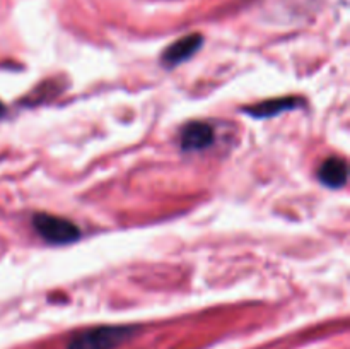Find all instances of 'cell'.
I'll use <instances>...</instances> for the list:
<instances>
[{
	"label": "cell",
	"mask_w": 350,
	"mask_h": 349,
	"mask_svg": "<svg viewBox=\"0 0 350 349\" xmlns=\"http://www.w3.org/2000/svg\"><path fill=\"white\" fill-rule=\"evenodd\" d=\"M137 334L130 325H101L85 328L68 341L67 349H115Z\"/></svg>",
	"instance_id": "obj_1"
},
{
	"label": "cell",
	"mask_w": 350,
	"mask_h": 349,
	"mask_svg": "<svg viewBox=\"0 0 350 349\" xmlns=\"http://www.w3.org/2000/svg\"><path fill=\"white\" fill-rule=\"evenodd\" d=\"M33 226L38 235L50 245H68L81 238V231L74 222L53 214H34Z\"/></svg>",
	"instance_id": "obj_2"
},
{
	"label": "cell",
	"mask_w": 350,
	"mask_h": 349,
	"mask_svg": "<svg viewBox=\"0 0 350 349\" xmlns=\"http://www.w3.org/2000/svg\"><path fill=\"white\" fill-rule=\"evenodd\" d=\"M202 43H204V38L200 34H188V36L180 38V40L174 41L173 44H170L164 50L163 64L166 67H176L181 62L193 57L198 48L202 47Z\"/></svg>",
	"instance_id": "obj_3"
},
{
	"label": "cell",
	"mask_w": 350,
	"mask_h": 349,
	"mask_svg": "<svg viewBox=\"0 0 350 349\" xmlns=\"http://www.w3.org/2000/svg\"><path fill=\"white\" fill-rule=\"evenodd\" d=\"M214 142V130L205 122H190L181 130V149L183 151H200Z\"/></svg>",
	"instance_id": "obj_4"
},
{
	"label": "cell",
	"mask_w": 350,
	"mask_h": 349,
	"mask_svg": "<svg viewBox=\"0 0 350 349\" xmlns=\"http://www.w3.org/2000/svg\"><path fill=\"white\" fill-rule=\"evenodd\" d=\"M303 99L299 98H275L267 99V101L253 105L250 108H245V113L255 116V118H269V116H275L282 112H289V109L299 108L303 105Z\"/></svg>",
	"instance_id": "obj_5"
},
{
	"label": "cell",
	"mask_w": 350,
	"mask_h": 349,
	"mask_svg": "<svg viewBox=\"0 0 350 349\" xmlns=\"http://www.w3.org/2000/svg\"><path fill=\"white\" fill-rule=\"evenodd\" d=\"M347 163L340 157H330L323 161L321 166L318 168V178L323 185L330 188H342L347 183Z\"/></svg>",
	"instance_id": "obj_6"
},
{
	"label": "cell",
	"mask_w": 350,
	"mask_h": 349,
	"mask_svg": "<svg viewBox=\"0 0 350 349\" xmlns=\"http://www.w3.org/2000/svg\"><path fill=\"white\" fill-rule=\"evenodd\" d=\"M3 115H5V106H3V103L0 101V118H2Z\"/></svg>",
	"instance_id": "obj_7"
}]
</instances>
